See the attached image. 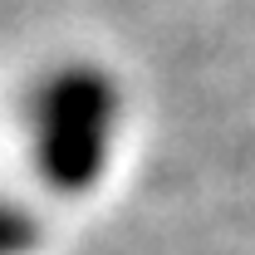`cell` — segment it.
<instances>
[{"mask_svg":"<svg viewBox=\"0 0 255 255\" xmlns=\"http://www.w3.org/2000/svg\"><path fill=\"white\" fill-rule=\"evenodd\" d=\"M118 123V89L94 64H64L30 94L34 162L44 182L79 196L103 177L108 132Z\"/></svg>","mask_w":255,"mask_h":255,"instance_id":"1","label":"cell"},{"mask_svg":"<svg viewBox=\"0 0 255 255\" xmlns=\"http://www.w3.org/2000/svg\"><path fill=\"white\" fill-rule=\"evenodd\" d=\"M39 246V231L25 211H15V206H0V255H25Z\"/></svg>","mask_w":255,"mask_h":255,"instance_id":"2","label":"cell"}]
</instances>
